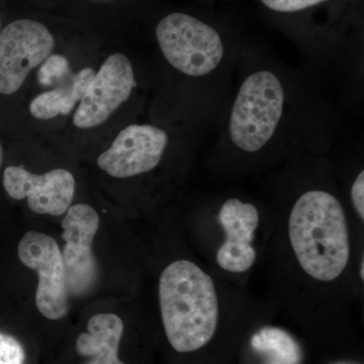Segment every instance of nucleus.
<instances>
[{"instance_id":"4468645a","label":"nucleus","mask_w":364,"mask_h":364,"mask_svg":"<svg viewBox=\"0 0 364 364\" xmlns=\"http://www.w3.org/2000/svg\"><path fill=\"white\" fill-rule=\"evenodd\" d=\"M251 345L255 350L270 354L269 364L301 363L299 344L289 333L279 328H263L253 335Z\"/></svg>"},{"instance_id":"f8f14e48","label":"nucleus","mask_w":364,"mask_h":364,"mask_svg":"<svg viewBox=\"0 0 364 364\" xmlns=\"http://www.w3.org/2000/svg\"><path fill=\"white\" fill-rule=\"evenodd\" d=\"M124 332V321L114 314L91 317L74 344L80 364H127L119 355Z\"/></svg>"},{"instance_id":"f257e3e1","label":"nucleus","mask_w":364,"mask_h":364,"mask_svg":"<svg viewBox=\"0 0 364 364\" xmlns=\"http://www.w3.org/2000/svg\"><path fill=\"white\" fill-rule=\"evenodd\" d=\"M215 131L218 147L255 157L321 149L338 136L339 117L312 72L243 50Z\"/></svg>"},{"instance_id":"9b49d317","label":"nucleus","mask_w":364,"mask_h":364,"mask_svg":"<svg viewBox=\"0 0 364 364\" xmlns=\"http://www.w3.org/2000/svg\"><path fill=\"white\" fill-rule=\"evenodd\" d=\"M226 240L217 254L218 264L226 272L241 273L253 267L256 259L252 242L259 224V212L252 203L230 198L219 212Z\"/></svg>"},{"instance_id":"423d86ee","label":"nucleus","mask_w":364,"mask_h":364,"mask_svg":"<svg viewBox=\"0 0 364 364\" xmlns=\"http://www.w3.org/2000/svg\"><path fill=\"white\" fill-rule=\"evenodd\" d=\"M55 39L43 23L18 20L0 32V95H11L51 55Z\"/></svg>"},{"instance_id":"0eeeda50","label":"nucleus","mask_w":364,"mask_h":364,"mask_svg":"<svg viewBox=\"0 0 364 364\" xmlns=\"http://www.w3.org/2000/svg\"><path fill=\"white\" fill-rule=\"evenodd\" d=\"M169 143V133L161 127L130 124L119 132L109 149L97 158V165L116 178L142 176L157 168Z\"/></svg>"},{"instance_id":"f03ea898","label":"nucleus","mask_w":364,"mask_h":364,"mask_svg":"<svg viewBox=\"0 0 364 364\" xmlns=\"http://www.w3.org/2000/svg\"><path fill=\"white\" fill-rule=\"evenodd\" d=\"M155 35L167 64L198 85L208 104L224 112L243 50L233 49L215 26L188 14H167Z\"/></svg>"},{"instance_id":"dca6fc26","label":"nucleus","mask_w":364,"mask_h":364,"mask_svg":"<svg viewBox=\"0 0 364 364\" xmlns=\"http://www.w3.org/2000/svg\"><path fill=\"white\" fill-rule=\"evenodd\" d=\"M0 364H26V351L13 335L0 332Z\"/></svg>"},{"instance_id":"9d476101","label":"nucleus","mask_w":364,"mask_h":364,"mask_svg":"<svg viewBox=\"0 0 364 364\" xmlns=\"http://www.w3.org/2000/svg\"><path fill=\"white\" fill-rule=\"evenodd\" d=\"M4 188L16 200H25L33 212L55 217L70 208L75 193V179L66 169L35 174L20 166L4 170Z\"/></svg>"},{"instance_id":"20e7f679","label":"nucleus","mask_w":364,"mask_h":364,"mask_svg":"<svg viewBox=\"0 0 364 364\" xmlns=\"http://www.w3.org/2000/svg\"><path fill=\"white\" fill-rule=\"evenodd\" d=\"M159 301L165 335L174 350H198L214 337L219 318L214 282L195 263L177 260L165 268Z\"/></svg>"},{"instance_id":"6ab92c4d","label":"nucleus","mask_w":364,"mask_h":364,"mask_svg":"<svg viewBox=\"0 0 364 364\" xmlns=\"http://www.w3.org/2000/svg\"><path fill=\"white\" fill-rule=\"evenodd\" d=\"M2 163H4V150H2L1 145H0V168H1Z\"/></svg>"},{"instance_id":"6e6552de","label":"nucleus","mask_w":364,"mask_h":364,"mask_svg":"<svg viewBox=\"0 0 364 364\" xmlns=\"http://www.w3.org/2000/svg\"><path fill=\"white\" fill-rule=\"evenodd\" d=\"M136 86L133 64L126 55L116 53L107 57L95 74L73 117L74 126L91 129L107 121Z\"/></svg>"},{"instance_id":"ddd939ff","label":"nucleus","mask_w":364,"mask_h":364,"mask_svg":"<svg viewBox=\"0 0 364 364\" xmlns=\"http://www.w3.org/2000/svg\"><path fill=\"white\" fill-rule=\"evenodd\" d=\"M95 74L92 68H85L78 73L71 74L70 77L54 90L33 98L30 105L31 114L36 119L44 121L54 119L59 114H68L80 102Z\"/></svg>"},{"instance_id":"1a4fd4ad","label":"nucleus","mask_w":364,"mask_h":364,"mask_svg":"<svg viewBox=\"0 0 364 364\" xmlns=\"http://www.w3.org/2000/svg\"><path fill=\"white\" fill-rule=\"evenodd\" d=\"M67 287L72 296L90 293L97 279V263L92 242L100 229V215L85 203L72 205L62 221Z\"/></svg>"},{"instance_id":"412c9836","label":"nucleus","mask_w":364,"mask_h":364,"mask_svg":"<svg viewBox=\"0 0 364 364\" xmlns=\"http://www.w3.org/2000/svg\"><path fill=\"white\" fill-rule=\"evenodd\" d=\"M0 32H1V21H0Z\"/></svg>"},{"instance_id":"a211bd4d","label":"nucleus","mask_w":364,"mask_h":364,"mask_svg":"<svg viewBox=\"0 0 364 364\" xmlns=\"http://www.w3.org/2000/svg\"><path fill=\"white\" fill-rule=\"evenodd\" d=\"M352 205L361 221H364V171L361 170L352 182L350 188Z\"/></svg>"},{"instance_id":"aec40b11","label":"nucleus","mask_w":364,"mask_h":364,"mask_svg":"<svg viewBox=\"0 0 364 364\" xmlns=\"http://www.w3.org/2000/svg\"><path fill=\"white\" fill-rule=\"evenodd\" d=\"M363 270H364V264H363H363H361V272H360L361 279H363L364 277Z\"/></svg>"},{"instance_id":"39448f33","label":"nucleus","mask_w":364,"mask_h":364,"mask_svg":"<svg viewBox=\"0 0 364 364\" xmlns=\"http://www.w3.org/2000/svg\"><path fill=\"white\" fill-rule=\"evenodd\" d=\"M18 258L39 275L36 305L45 318H63L69 310L65 267L58 243L49 235L30 231L18 243Z\"/></svg>"},{"instance_id":"7ed1b4c3","label":"nucleus","mask_w":364,"mask_h":364,"mask_svg":"<svg viewBox=\"0 0 364 364\" xmlns=\"http://www.w3.org/2000/svg\"><path fill=\"white\" fill-rule=\"evenodd\" d=\"M291 247L306 274L332 282L350 258V240L344 208L325 189L306 191L296 198L289 219Z\"/></svg>"},{"instance_id":"f3484780","label":"nucleus","mask_w":364,"mask_h":364,"mask_svg":"<svg viewBox=\"0 0 364 364\" xmlns=\"http://www.w3.org/2000/svg\"><path fill=\"white\" fill-rule=\"evenodd\" d=\"M263 6L277 14L303 13L306 9L317 7L330 0H260Z\"/></svg>"},{"instance_id":"2eb2a0df","label":"nucleus","mask_w":364,"mask_h":364,"mask_svg":"<svg viewBox=\"0 0 364 364\" xmlns=\"http://www.w3.org/2000/svg\"><path fill=\"white\" fill-rule=\"evenodd\" d=\"M71 74L70 64L65 56L50 55L40 67L38 81L44 87H56L70 77Z\"/></svg>"}]
</instances>
